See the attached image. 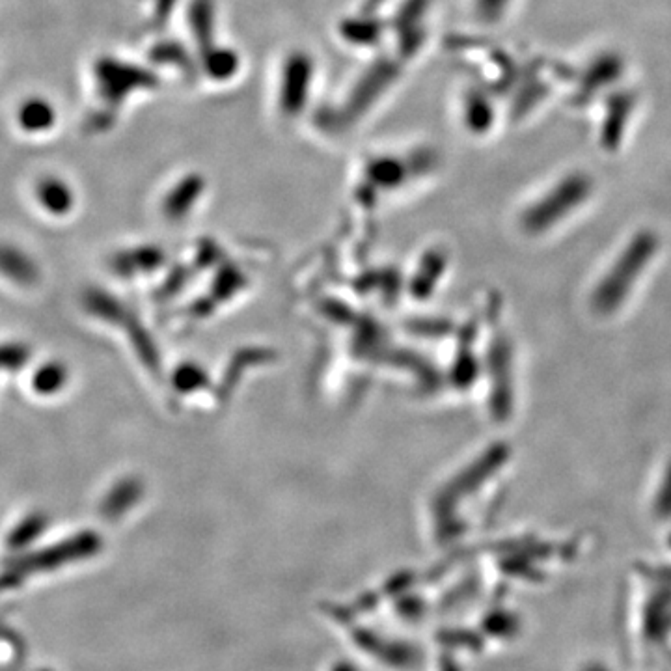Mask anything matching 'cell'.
Wrapping results in <instances>:
<instances>
[{
	"label": "cell",
	"mask_w": 671,
	"mask_h": 671,
	"mask_svg": "<svg viewBox=\"0 0 671 671\" xmlns=\"http://www.w3.org/2000/svg\"><path fill=\"white\" fill-rule=\"evenodd\" d=\"M588 194V183L584 179H573L567 185H563L543 207L537 211L532 219L535 228H545L550 222L560 219L569 209L580 204Z\"/></svg>",
	"instance_id": "7a4b0ae2"
},
{
	"label": "cell",
	"mask_w": 671,
	"mask_h": 671,
	"mask_svg": "<svg viewBox=\"0 0 671 671\" xmlns=\"http://www.w3.org/2000/svg\"><path fill=\"white\" fill-rule=\"evenodd\" d=\"M655 513L660 519L671 517V461L666 466L662 481L658 485L657 496H655Z\"/></svg>",
	"instance_id": "3957f363"
},
{
	"label": "cell",
	"mask_w": 671,
	"mask_h": 671,
	"mask_svg": "<svg viewBox=\"0 0 671 671\" xmlns=\"http://www.w3.org/2000/svg\"><path fill=\"white\" fill-rule=\"evenodd\" d=\"M660 241L653 232L636 233L619 252L591 293V306L599 315L616 314L636 288V282L657 256Z\"/></svg>",
	"instance_id": "6da1fadb"
}]
</instances>
